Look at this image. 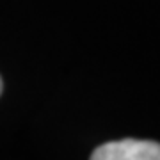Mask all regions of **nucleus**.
<instances>
[{
    "label": "nucleus",
    "instance_id": "f257e3e1",
    "mask_svg": "<svg viewBox=\"0 0 160 160\" xmlns=\"http://www.w3.org/2000/svg\"><path fill=\"white\" fill-rule=\"evenodd\" d=\"M92 160H160V144L155 141L123 139L94 149Z\"/></svg>",
    "mask_w": 160,
    "mask_h": 160
},
{
    "label": "nucleus",
    "instance_id": "f03ea898",
    "mask_svg": "<svg viewBox=\"0 0 160 160\" xmlns=\"http://www.w3.org/2000/svg\"><path fill=\"white\" fill-rule=\"evenodd\" d=\"M2 91H4V82H2V77H0V94H2Z\"/></svg>",
    "mask_w": 160,
    "mask_h": 160
}]
</instances>
